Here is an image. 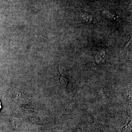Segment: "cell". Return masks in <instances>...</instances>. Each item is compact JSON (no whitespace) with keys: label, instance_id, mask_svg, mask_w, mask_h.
<instances>
[{"label":"cell","instance_id":"obj_1","mask_svg":"<svg viewBox=\"0 0 132 132\" xmlns=\"http://www.w3.org/2000/svg\"><path fill=\"white\" fill-rule=\"evenodd\" d=\"M60 82L62 86L65 87L67 86L68 83V79L64 76H61L60 79Z\"/></svg>","mask_w":132,"mask_h":132},{"label":"cell","instance_id":"obj_2","mask_svg":"<svg viewBox=\"0 0 132 132\" xmlns=\"http://www.w3.org/2000/svg\"><path fill=\"white\" fill-rule=\"evenodd\" d=\"M81 19L84 20L86 22L90 21L91 20V18L90 17V16L88 15L85 14H81L80 15Z\"/></svg>","mask_w":132,"mask_h":132},{"label":"cell","instance_id":"obj_3","mask_svg":"<svg viewBox=\"0 0 132 132\" xmlns=\"http://www.w3.org/2000/svg\"><path fill=\"white\" fill-rule=\"evenodd\" d=\"M2 108V105H1V100H0V111H1V109Z\"/></svg>","mask_w":132,"mask_h":132}]
</instances>
